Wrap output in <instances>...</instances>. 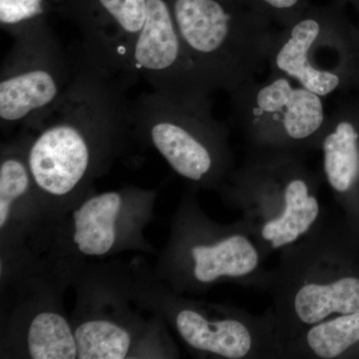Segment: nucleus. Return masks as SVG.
<instances>
[{
  "label": "nucleus",
  "instance_id": "f257e3e1",
  "mask_svg": "<svg viewBox=\"0 0 359 359\" xmlns=\"http://www.w3.org/2000/svg\"><path fill=\"white\" fill-rule=\"evenodd\" d=\"M129 85L75 58L62 100L32 132L28 162L42 202L77 201L134 134Z\"/></svg>",
  "mask_w": 359,
  "mask_h": 359
},
{
  "label": "nucleus",
  "instance_id": "f03ea898",
  "mask_svg": "<svg viewBox=\"0 0 359 359\" xmlns=\"http://www.w3.org/2000/svg\"><path fill=\"white\" fill-rule=\"evenodd\" d=\"M177 29L212 91L233 93L269 66L278 30L261 14L238 11L224 0H173Z\"/></svg>",
  "mask_w": 359,
  "mask_h": 359
},
{
  "label": "nucleus",
  "instance_id": "7ed1b4c3",
  "mask_svg": "<svg viewBox=\"0 0 359 359\" xmlns=\"http://www.w3.org/2000/svg\"><path fill=\"white\" fill-rule=\"evenodd\" d=\"M75 71L71 58L46 22L14 37L0 71V121L33 131L57 107Z\"/></svg>",
  "mask_w": 359,
  "mask_h": 359
},
{
  "label": "nucleus",
  "instance_id": "20e7f679",
  "mask_svg": "<svg viewBox=\"0 0 359 359\" xmlns=\"http://www.w3.org/2000/svg\"><path fill=\"white\" fill-rule=\"evenodd\" d=\"M134 135L157 151L176 173L204 181L218 166L223 128L209 98H176L160 92L132 102Z\"/></svg>",
  "mask_w": 359,
  "mask_h": 359
},
{
  "label": "nucleus",
  "instance_id": "39448f33",
  "mask_svg": "<svg viewBox=\"0 0 359 359\" xmlns=\"http://www.w3.org/2000/svg\"><path fill=\"white\" fill-rule=\"evenodd\" d=\"M354 61L351 33L325 15L306 14L278 30L269 66L325 98L346 86Z\"/></svg>",
  "mask_w": 359,
  "mask_h": 359
},
{
  "label": "nucleus",
  "instance_id": "423d86ee",
  "mask_svg": "<svg viewBox=\"0 0 359 359\" xmlns=\"http://www.w3.org/2000/svg\"><path fill=\"white\" fill-rule=\"evenodd\" d=\"M271 72L231 93L233 115L257 140L302 142L323 133L327 113L323 97Z\"/></svg>",
  "mask_w": 359,
  "mask_h": 359
},
{
  "label": "nucleus",
  "instance_id": "0eeeda50",
  "mask_svg": "<svg viewBox=\"0 0 359 359\" xmlns=\"http://www.w3.org/2000/svg\"><path fill=\"white\" fill-rule=\"evenodd\" d=\"M131 76L176 98L205 99L214 92L189 55L165 0H147L145 23L132 56Z\"/></svg>",
  "mask_w": 359,
  "mask_h": 359
},
{
  "label": "nucleus",
  "instance_id": "6e6552de",
  "mask_svg": "<svg viewBox=\"0 0 359 359\" xmlns=\"http://www.w3.org/2000/svg\"><path fill=\"white\" fill-rule=\"evenodd\" d=\"M154 197L136 188L82 196L68 219L67 245L81 256L93 257L139 244Z\"/></svg>",
  "mask_w": 359,
  "mask_h": 359
},
{
  "label": "nucleus",
  "instance_id": "1a4fd4ad",
  "mask_svg": "<svg viewBox=\"0 0 359 359\" xmlns=\"http://www.w3.org/2000/svg\"><path fill=\"white\" fill-rule=\"evenodd\" d=\"M4 144L0 156V231L4 238L18 222L20 211L30 202H42L29 162L28 145L32 132L27 129Z\"/></svg>",
  "mask_w": 359,
  "mask_h": 359
},
{
  "label": "nucleus",
  "instance_id": "9d476101",
  "mask_svg": "<svg viewBox=\"0 0 359 359\" xmlns=\"http://www.w3.org/2000/svg\"><path fill=\"white\" fill-rule=\"evenodd\" d=\"M73 327L77 359L144 358L139 332H135L125 316L97 311L82 316Z\"/></svg>",
  "mask_w": 359,
  "mask_h": 359
},
{
  "label": "nucleus",
  "instance_id": "9b49d317",
  "mask_svg": "<svg viewBox=\"0 0 359 359\" xmlns=\"http://www.w3.org/2000/svg\"><path fill=\"white\" fill-rule=\"evenodd\" d=\"M21 351L33 359H77L74 327L60 309L36 306L26 313L21 328Z\"/></svg>",
  "mask_w": 359,
  "mask_h": 359
},
{
  "label": "nucleus",
  "instance_id": "f8f14e48",
  "mask_svg": "<svg viewBox=\"0 0 359 359\" xmlns=\"http://www.w3.org/2000/svg\"><path fill=\"white\" fill-rule=\"evenodd\" d=\"M175 325L189 346L223 358H243L252 346L249 330L238 320L211 321L193 309H182L175 318Z\"/></svg>",
  "mask_w": 359,
  "mask_h": 359
},
{
  "label": "nucleus",
  "instance_id": "ddd939ff",
  "mask_svg": "<svg viewBox=\"0 0 359 359\" xmlns=\"http://www.w3.org/2000/svg\"><path fill=\"white\" fill-rule=\"evenodd\" d=\"M323 130V167L330 186L337 192H346L359 177V131L348 113H334Z\"/></svg>",
  "mask_w": 359,
  "mask_h": 359
},
{
  "label": "nucleus",
  "instance_id": "4468645a",
  "mask_svg": "<svg viewBox=\"0 0 359 359\" xmlns=\"http://www.w3.org/2000/svg\"><path fill=\"white\" fill-rule=\"evenodd\" d=\"M191 252L194 276L202 283L215 282L221 276L248 275L259 263L256 249L242 236H233L217 244L197 245Z\"/></svg>",
  "mask_w": 359,
  "mask_h": 359
},
{
  "label": "nucleus",
  "instance_id": "2eb2a0df",
  "mask_svg": "<svg viewBox=\"0 0 359 359\" xmlns=\"http://www.w3.org/2000/svg\"><path fill=\"white\" fill-rule=\"evenodd\" d=\"M294 308L297 316L309 325L334 313H359V280L344 278L330 285H304L295 297Z\"/></svg>",
  "mask_w": 359,
  "mask_h": 359
},
{
  "label": "nucleus",
  "instance_id": "dca6fc26",
  "mask_svg": "<svg viewBox=\"0 0 359 359\" xmlns=\"http://www.w3.org/2000/svg\"><path fill=\"white\" fill-rule=\"evenodd\" d=\"M285 200L282 216L269 222L263 229V237L271 241L273 249L294 242L318 218V201L309 196L304 180L294 179L287 184Z\"/></svg>",
  "mask_w": 359,
  "mask_h": 359
},
{
  "label": "nucleus",
  "instance_id": "f3484780",
  "mask_svg": "<svg viewBox=\"0 0 359 359\" xmlns=\"http://www.w3.org/2000/svg\"><path fill=\"white\" fill-rule=\"evenodd\" d=\"M359 341V313L344 314L309 330L308 344L321 358H334Z\"/></svg>",
  "mask_w": 359,
  "mask_h": 359
},
{
  "label": "nucleus",
  "instance_id": "a211bd4d",
  "mask_svg": "<svg viewBox=\"0 0 359 359\" xmlns=\"http://www.w3.org/2000/svg\"><path fill=\"white\" fill-rule=\"evenodd\" d=\"M44 0H0L1 28L13 39L44 21Z\"/></svg>",
  "mask_w": 359,
  "mask_h": 359
},
{
  "label": "nucleus",
  "instance_id": "6ab92c4d",
  "mask_svg": "<svg viewBox=\"0 0 359 359\" xmlns=\"http://www.w3.org/2000/svg\"><path fill=\"white\" fill-rule=\"evenodd\" d=\"M259 4L264 6L268 13V20L273 18L282 26L290 25L299 15L294 13L295 9L302 0H259Z\"/></svg>",
  "mask_w": 359,
  "mask_h": 359
}]
</instances>
